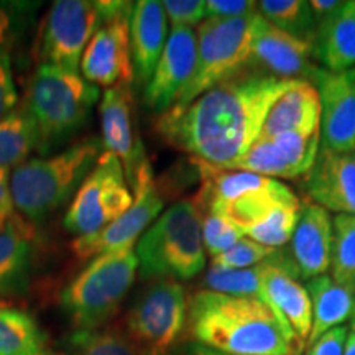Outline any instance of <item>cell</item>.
<instances>
[{
  "instance_id": "1",
  "label": "cell",
  "mask_w": 355,
  "mask_h": 355,
  "mask_svg": "<svg viewBox=\"0 0 355 355\" xmlns=\"http://www.w3.org/2000/svg\"><path fill=\"white\" fill-rule=\"evenodd\" d=\"M293 81L245 69L184 107L166 110L157 130L168 145L194 159L230 170L259 139L270 107Z\"/></svg>"
},
{
  "instance_id": "2",
  "label": "cell",
  "mask_w": 355,
  "mask_h": 355,
  "mask_svg": "<svg viewBox=\"0 0 355 355\" xmlns=\"http://www.w3.org/2000/svg\"><path fill=\"white\" fill-rule=\"evenodd\" d=\"M186 329L194 344L229 355H296L277 314L247 296L201 290L188 300Z\"/></svg>"
},
{
  "instance_id": "3",
  "label": "cell",
  "mask_w": 355,
  "mask_h": 355,
  "mask_svg": "<svg viewBox=\"0 0 355 355\" xmlns=\"http://www.w3.org/2000/svg\"><path fill=\"white\" fill-rule=\"evenodd\" d=\"M102 153V140L87 139L51 157L26 159L13 168L10 191L15 209L35 225L46 222L73 201Z\"/></svg>"
},
{
  "instance_id": "4",
  "label": "cell",
  "mask_w": 355,
  "mask_h": 355,
  "mask_svg": "<svg viewBox=\"0 0 355 355\" xmlns=\"http://www.w3.org/2000/svg\"><path fill=\"white\" fill-rule=\"evenodd\" d=\"M99 87L78 71L42 63L30 79L24 107L37 125L38 152L46 155L74 137L91 117Z\"/></svg>"
},
{
  "instance_id": "5",
  "label": "cell",
  "mask_w": 355,
  "mask_h": 355,
  "mask_svg": "<svg viewBox=\"0 0 355 355\" xmlns=\"http://www.w3.org/2000/svg\"><path fill=\"white\" fill-rule=\"evenodd\" d=\"M144 279L183 282L206 266L201 217L193 199L173 204L146 229L135 247Z\"/></svg>"
},
{
  "instance_id": "6",
  "label": "cell",
  "mask_w": 355,
  "mask_h": 355,
  "mask_svg": "<svg viewBox=\"0 0 355 355\" xmlns=\"http://www.w3.org/2000/svg\"><path fill=\"white\" fill-rule=\"evenodd\" d=\"M139 273L135 248L97 255L61 293V309L76 331L104 327L114 318Z\"/></svg>"
},
{
  "instance_id": "7",
  "label": "cell",
  "mask_w": 355,
  "mask_h": 355,
  "mask_svg": "<svg viewBox=\"0 0 355 355\" xmlns=\"http://www.w3.org/2000/svg\"><path fill=\"white\" fill-rule=\"evenodd\" d=\"M255 15L257 12L239 19H206L198 26L196 69L173 107H184L217 84L248 69Z\"/></svg>"
},
{
  "instance_id": "8",
  "label": "cell",
  "mask_w": 355,
  "mask_h": 355,
  "mask_svg": "<svg viewBox=\"0 0 355 355\" xmlns=\"http://www.w3.org/2000/svg\"><path fill=\"white\" fill-rule=\"evenodd\" d=\"M188 322V298L180 282L157 279L125 318V334L139 355H175Z\"/></svg>"
},
{
  "instance_id": "9",
  "label": "cell",
  "mask_w": 355,
  "mask_h": 355,
  "mask_svg": "<svg viewBox=\"0 0 355 355\" xmlns=\"http://www.w3.org/2000/svg\"><path fill=\"white\" fill-rule=\"evenodd\" d=\"M132 202L133 193L122 162L104 150L69 202L63 227L76 237L97 234L117 220Z\"/></svg>"
},
{
  "instance_id": "10",
  "label": "cell",
  "mask_w": 355,
  "mask_h": 355,
  "mask_svg": "<svg viewBox=\"0 0 355 355\" xmlns=\"http://www.w3.org/2000/svg\"><path fill=\"white\" fill-rule=\"evenodd\" d=\"M104 21L81 60L83 78L94 86L105 89L132 86L133 73L130 46L132 2L101 0Z\"/></svg>"
},
{
  "instance_id": "11",
  "label": "cell",
  "mask_w": 355,
  "mask_h": 355,
  "mask_svg": "<svg viewBox=\"0 0 355 355\" xmlns=\"http://www.w3.org/2000/svg\"><path fill=\"white\" fill-rule=\"evenodd\" d=\"M130 188L133 189L132 206L101 232L74 239L71 243L74 255L83 260H92L107 252L135 247L144 230L159 217L165 204L155 184L152 165L146 157L141 158L137 166Z\"/></svg>"
},
{
  "instance_id": "12",
  "label": "cell",
  "mask_w": 355,
  "mask_h": 355,
  "mask_svg": "<svg viewBox=\"0 0 355 355\" xmlns=\"http://www.w3.org/2000/svg\"><path fill=\"white\" fill-rule=\"evenodd\" d=\"M260 265L266 304L277 314L296 355H301L308 345L313 327V304L306 286L301 285L290 248H277Z\"/></svg>"
},
{
  "instance_id": "13",
  "label": "cell",
  "mask_w": 355,
  "mask_h": 355,
  "mask_svg": "<svg viewBox=\"0 0 355 355\" xmlns=\"http://www.w3.org/2000/svg\"><path fill=\"white\" fill-rule=\"evenodd\" d=\"M102 21L101 0H56L44 21L43 63L78 71L84 51Z\"/></svg>"
},
{
  "instance_id": "14",
  "label": "cell",
  "mask_w": 355,
  "mask_h": 355,
  "mask_svg": "<svg viewBox=\"0 0 355 355\" xmlns=\"http://www.w3.org/2000/svg\"><path fill=\"white\" fill-rule=\"evenodd\" d=\"M321 148V128L313 132H286L273 139H257L234 168L265 178L306 176Z\"/></svg>"
},
{
  "instance_id": "15",
  "label": "cell",
  "mask_w": 355,
  "mask_h": 355,
  "mask_svg": "<svg viewBox=\"0 0 355 355\" xmlns=\"http://www.w3.org/2000/svg\"><path fill=\"white\" fill-rule=\"evenodd\" d=\"M311 83L321 99V146L355 152V68L343 73L316 68Z\"/></svg>"
},
{
  "instance_id": "16",
  "label": "cell",
  "mask_w": 355,
  "mask_h": 355,
  "mask_svg": "<svg viewBox=\"0 0 355 355\" xmlns=\"http://www.w3.org/2000/svg\"><path fill=\"white\" fill-rule=\"evenodd\" d=\"M313 43L304 42L273 26L257 12L254 43L248 68L279 79H309L318 66L313 64Z\"/></svg>"
},
{
  "instance_id": "17",
  "label": "cell",
  "mask_w": 355,
  "mask_h": 355,
  "mask_svg": "<svg viewBox=\"0 0 355 355\" xmlns=\"http://www.w3.org/2000/svg\"><path fill=\"white\" fill-rule=\"evenodd\" d=\"M196 61V32L181 26L171 28L153 76L145 86V104L159 115L170 110L193 78Z\"/></svg>"
},
{
  "instance_id": "18",
  "label": "cell",
  "mask_w": 355,
  "mask_h": 355,
  "mask_svg": "<svg viewBox=\"0 0 355 355\" xmlns=\"http://www.w3.org/2000/svg\"><path fill=\"white\" fill-rule=\"evenodd\" d=\"M309 201L326 211L355 216V152L319 148L318 158L304 176Z\"/></svg>"
},
{
  "instance_id": "19",
  "label": "cell",
  "mask_w": 355,
  "mask_h": 355,
  "mask_svg": "<svg viewBox=\"0 0 355 355\" xmlns=\"http://www.w3.org/2000/svg\"><path fill=\"white\" fill-rule=\"evenodd\" d=\"M332 217L308 198L301 202L300 219L291 237L290 254L301 282L326 275L331 268Z\"/></svg>"
},
{
  "instance_id": "20",
  "label": "cell",
  "mask_w": 355,
  "mask_h": 355,
  "mask_svg": "<svg viewBox=\"0 0 355 355\" xmlns=\"http://www.w3.org/2000/svg\"><path fill=\"white\" fill-rule=\"evenodd\" d=\"M102 145L122 162L128 184L141 158L146 157L144 146L133 132V110L130 86L105 89L99 104Z\"/></svg>"
},
{
  "instance_id": "21",
  "label": "cell",
  "mask_w": 355,
  "mask_h": 355,
  "mask_svg": "<svg viewBox=\"0 0 355 355\" xmlns=\"http://www.w3.org/2000/svg\"><path fill=\"white\" fill-rule=\"evenodd\" d=\"M168 19L162 2L139 0L130 15V46L135 81L146 86L168 40Z\"/></svg>"
},
{
  "instance_id": "22",
  "label": "cell",
  "mask_w": 355,
  "mask_h": 355,
  "mask_svg": "<svg viewBox=\"0 0 355 355\" xmlns=\"http://www.w3.org/2000/svg\"><path fill=\"white\" fill-rule=\"evenodd\" d=\"M321 128V99L309 79H295L266 114L259 139Z\"/></svg>"
},
{
  "instance_id": "23",
  "label": "cell",
  "mask_w": 355,
  "mask_h": 355,
  "mask_svg": "<svg viewBox=\"0 0 355 355\" xmlns=\"http://www.w3.org/2000/svg\"><path fill=\"white\" fill-rule=\"evenodd\" d=\"M313 56L331 73L355 68V0H344L336 12L318 21Z\"/></svg>"
},
{
  "instance_id": "24",
  "label": "cell",
  "mask_w": 355,
  "mask_h": 355,
  "mask_svg": "<svg viewBox=\"0 0 355 355\" xmlns=\"http://www.w3.org/2000/svg\"><path fill=\"white\" fill-rule=\"evenodd\" d=\"M32 260V232L13 219L0 230V298L24 295L28 288Z\"/></svg>"
},
{
  "instance_id": "25",
  "label": "cell",
  "mask_w": 355,
  "mask_h": 355,
  "mask_svg": "<svg viewBox=\"0 0 355 355\" xmlns=\"http://www.w3.org/2000/svg\"><path fill=\"white\" fill-rule=\"evenodd\" d=\"M313 304V327L308 345H313L322 334L349 321L354 309V293L336 282L329 275H321L306 283Z\"/></svg>"
},
{
  "instance_id": "26",
  "label": "cell",
  "mask_w": 355,
  "mask_h": 355,
  "mask_svg": "<svg viewBox=\"0 0 355 355\" xmlns=\"http://www.w3.org/2000/svg\"><path fill=\"white\" fill-rule=\"evenodd\" d=\"M0 355H56L32 314L0 303Z\"/></svg>"
},
{
  "instance_id": "27",
  "label": "cell",
  "mask_w": 355,
  "mask_h": 355,
  "mask_svg": "<svg viewBox=\"0 0 355 355\" xmlns=\"http://www.w3.org/2000/svg\"><path fill=\"white\" fill-rule=\"evenodd\" d=\"M40 137L33 119L26 109H15L0 121V170L17 168L38 150Z\"/></svg>"
},
{
  "instance_id": "28",
  "label": "cell",
  "mask_w": 355,
  "mask_h": 355,
  "mask_svg": "<svg viewBox=\"0 0 355 355\" xmlns=\"http://www.w3.org/2000/svg\"><path fill=\"white\" fill-rule=\"evenodd\" d=\"M257 10L266 21L293 37L314 43L316 21L309 2L303 0H263L257 2Z\"/></svg>"
},
{
  "instance_id": "29",
  "label": "cell",
  "mask_w": 355,
  "mask_h": 355,
  "mask_svg": "<svg viewBox=\"0 0 355 355\" xmlns=\"http://www.w3.org/2000/svg\"><path fill=\"white\" fill-rule=\"evenodd\" d=\"M331 277L355 295V216L332 219Z\"/></svg>"
},
{
  "instance_id": "30",
  "label": "cell",
  "mask_w": 355,
  "mask_h": 355,
  "mask_svg": "<svg viewBox=\"0 0 355 355\" xmlns=\"http://www.w3.org/2000/svg\"><path fill=\"white\" fill-rule=\"evenodd\" d=\"M69 349L71 355H139L125 331L117 327L74 331Z\"/></svg>"
},
{
  "instance_id": "31",
  "label": "cell",
  "mask_w": 355,
  "mask_h": 355,
  "mask_svg": "<svg viewBox=\"0 0 355 355\" xmlns=\"http://www.w3.org/2000/svg\"><path fill=\"white\" fill-rule=\"evenodd\" d=\"M300 211L301 201L282 204L261 224L252 229L250 232H247L245 237L265 247H285V243L290 242L293 234H295L296 224H298L300 219Z\"/></svg>"
},
{
  "instance_id": "32",
  "label": "cell",
  "mask_w": 355,
  "mask_h": 355,
  "mask_svg": "<svg viewBox=\"0 0 355 355\" xmlns=\"http://www.w3.org/2000/svg\"><path fill=\"white\" fill-rule=\"evenodd\" d=\"M199 217H201L204 250L212 259L227 252L241 239L245 237V234L235 227L232 222H229L225 217L214 214V212L199 211Z\"/></svg>"
},
{
  "instance_id": "33",
  "label": "cell",
  "mask_w": 355,
  "mask_h": 355,
  "mask_svg": "<svg viewBox=\"0 0 355 355\" xmlns=\"http://www.w3.org/2000/svg\"><path fill=\"white\" fill-rule=\"evenodd\" d=\"M37 7L35 2L0 0V53H8V48L26 32Z\"/></svg>"
},
{
  "instance_id": "34",
  "label": "cell",
  "mask_w": 355,
  "mask_h": 355,
  "mask_svg": "<svg viewBox=\"0 0 355 355\" xmlns=\"http://www.w3.org/2000/svg\"><path fill=\"white\" fill-rule=\"evenodd\" d=\"M277 248L265 247L261 243L252 241V239L243 237L232 248L212 259L211 266L220 270H243L252 268V266L261 263L268 259Z\"/></svg>"
},
{
  "instance_id": "35",
  "label": "cell",
  "mask_w": 355,
  "mask_h": 355,
  "mask_svg": "<svg viewBox=\"0 0 355 355\" xmlns=\"http://www.w3.org/2000/svg\"><path fill=\"white\" fill-rule=\"evenodd\" d=\"M166 19L171 24V28H193L199 26L206 15V0H165L162 2Z\"/></svg>"
},
{
  "instance_id": "36",
  "label": "cell",
  "mask_w": 355,
  "mask_h": 355,
  "mask_svg": "<svg viewBox=\"0 0 355 355\" xmlns=\"http://www.w3.org/2000/svg\"><path fill=\"white\" fill-rule=\"evenodd\" d=\"M19 104L15 79H13L12 61L8 53H0V121L8 117Z\"/></svg>"
},
{
  "instance_id": "37",
  "label": "cell",
  "mask_w": 355,
  "mask_h": 355,
  "mask_svg": "<svg viewBox=\"0 0 355 355\" xmlns=\"http://www.w3.org/2000/svg\"><path fill=\"white\" fill-rule=\"evenodd\" d=\"M257 10V2L252 0H206L207 19H239Z\"/></svg>"
},
{
  "instance_id": "38",
  "label": "cell",
  "mask_w": 355,
  "mask_h": 355,
  "mask_svg": "<svg viewBox=\"0 0 355 355\" xmlns=\"http://www.w3.org/2000/svg\"><path fill=\"white\" fill-rule=\"evenodd\" d=\"M347 336L349 329L345 326L334 327L319 337L313 345H309L306 355H344Z\"/></svg>"
},
{
  "instance_id": "39",
  "label": "cell",
  "mask_w": 355,
  "mask_h": 355,
  "mask_svg": "<svg viewBox=\"0 0 355 355\" xmlns=\"http://www.w3.org/2000/svg\"><path fill=\"white\" fill-rule=\"evenodd\" d=\"M15 204L10 191V170H0V230L15 219Z\"/></svg>"
},
{
  "instance_id": "40",
  "label": "cell",
  "mask_w": 355,
  "mask_h": 355,
  "mask_svg": "<svg viewBox=\"0 0 355 355\" xmlns=\"http://www.w3.org/2000/svg\"><path fill=\"white\" fill-rule=\"evenodd\" d=\"M340 0H313V2H309V7H311V12H313V17H314V21H321L326 19V17H329L332 12H336L337 8L340 7Z\"/></svg>"
},
{
  "instance_id": "41",
  "label": "cell",
  "mask_w": 355,
  "mask_h": 355,
  "mask_svg": "<svg viewBox=\"0 0 355 355\" xmlns=\"http://www.w3.org/2000/svg\"><path fill=\"white\" fill-rule=\"evenodd\" d=\"M186 355H229V354H222V352H216V350L204 347V345L199 344H191L188 350H186Z\"/></svg>"
},
{
  "instance_id": "42",
  "label": "cell",
  "mask_w": 355,
  "mask_h": 355,
  "mask_svg": "<svg viewBox=\"0 0 355 355\" xmlns=\"http://www.w3.org/2000/svg\"><path fill=\"white\" fill-rule=\"evenodd\" d=\"M344 355H355V331H352L347 336V340H345V347H344Z\"/></svg>"
},
{
  "instance_id": "43",
  "label": "cell",
  "mask_w": 355,
  "mask_h": 355,
  "mask_svg": "<svg viewBox=\"0 0 355 355\" xmlns=\"http://www.w3.org/2000/svg\"><path fill=\"white\" fill-rule=\"evenodd\" d=\"M350 329L355 331V303H354V309H352V316H350Z\"/></svg>"
}]
</instances>
